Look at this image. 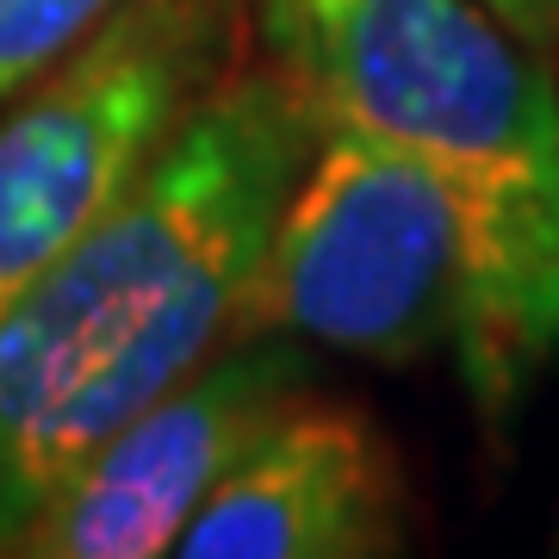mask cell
<instances>
[{
    "label": "cell",
    "instance_id": "cell-6",
    "mask_svg": "<svg viewBox=\"0 0 559 559\" xmlns=\"http://www.w3.org/2000/svg\"><path fill=\"white\" fill-rule=\"evenodd\" d=\"M404 547V473L360 404L305 385L180 528V559H373Z\"/></svg>",
    "mask_w": 559,
    "mask_h": 559
},
{
    "label": "cell",
    "instance_id": "cell-2",
    "mask_svg": "<svg viewBox=\"0 0 559 559\" xmlns=\"http://www.w3.org/2000/svg\"><path fill=\"white\" fill-rule=\"evenodd\" d=\"M323 124L417 156L466 230V399L510 423L559 360V69L479 0H249Z\"/></svg>",
    "mask_w": 559,
    "mask_h": 559
},
{
    "label": "cell",
    "instance_id": "cell-4",
    "mask_svg": "<svg viewBox=\"0 0 559 559\" xmlns=\"http://www.w3.org/2000/svg\"><path fill=\"white\" fill-rule=\"evenodd\" d=\"M249 50V0H124L0 106V311Z\"/></svg>",
    "mask_w": 559,
    "mask_h": 559
},
{
    "label": "cell",
    "instance_id": "cell-5",
    "mask_svg": "<svg viewBox=\"0 0 559 559\" xmlns=\"http://www.w3.org/2000/svg\"><path fill=\"white\" fill-rule=\"evenodd\" d=\"M311 385L293 336H230L143 404L112 441H100L62 479V491L25 522L13 559H156L175 554L212 485L242 448Z\"/></svg>",
    "mask_w": 559,
    "mask_h": 559
},
{
    "label": "cell",
    "instance_id": "cell-8",
    "mask_svg": "<svg viewBox=\"0 0 559 559\" xmlns=\"http://www.w3.org/2000/svg\"><path fill=\"white\" fill-rule=\"evenodd\" d=\"M479 7L559 69V0H479Z\"/></svg>",
    "mask_w": 559,
    "mask_h": 559
},
{
    "label": "cell",
    "instance_id": "cell-7",
    "mask_svg": "<svg viewBox=\"0 0 559 559\" xmlns=\"http://www.w3.org/2000/svg\"><path fill=\"white\" fill-rule=\"evenodd\" d=\"M124 0H0V106L100 32Z\"/></svg>",
    "mask_w": 559,
    "mask_h": 559
},
{
    "label": "cell",
    "instance_id": "cell-1",
    "mask_svg": "<svg viewBox=\"0 0 559 559\" xmlns=\"http://www.w3.org/2000/svg\"><path fill=\"white\" fill-rule=\"evenodd\" d=\"M318 106L242 50L143 175L0 311V559L100 441L237 336Z\"/></svg>",
    "mask_w": 559,
    "mask_h": 559
},
{
    "label": "cell",
    "instance_id": "cell-3",
    "mask_svg": "<svg viewBox=\"0 0 559 559\" xmlns=\"http://www.w3.org/2000/svg\"><path fill=\"white\" fill-rule=\"evenodd\" d=\"M267 330L373 367L454 348L466 230L448 187L392 143L323 124L237 311V336Z\"/></svg>",
    "mask_w": 559,
    "mask_h": 559
}]
</instances>
